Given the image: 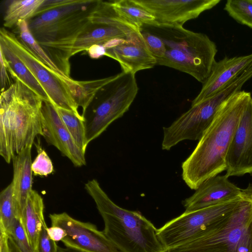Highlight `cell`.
I'll return each mask as SVG.
<instances>
[{
  "label": "cell",
  "mask_w": 252,
  "mask_h": 252,
  "mask_svg": "<svg viewBox=\"0 0 252 252\" xmlns=\"http://www.w3.org/2000/svg\"><path fill=\"white\" fill-rule=\"evenodd\" d=\"M98 0H45L27 21L38 43L59 69L70 77L69 59L75 41L91 23Z\"/></svg>",
  "instance_id": "cell-1"
},
{
  "label": "cell",
  "mask_w": 252,
  "mask_h": 252,
  "mask_svg": "<svg viewBox=\"0 0 252 252\" xmlns=\"http://www.w3.org/2000/svg\"><path fill=\"white\" fill-rule=\"evenodd\" d=\"M240 91L221 105L189 156L182 164V179L195 190L206 180L226 169V157L241 117L250 100Z\"/></svg>",
  "instance_id": "cell-2"
},
{
  "label": "cell",
  "mask_w": 252,
  "mask_h": 252,
  "mask_svg": "<svg viewBox=\"0 0 252 252\" xmlns=\"http://www.w3.org/2000/svg\"><path fill=\"white\" fill-rule=\"evenodd\" d=\"M0 96V155L7 163L43 136V100L16 78Z\"/></svg>",
  "instance_id": "cell-3"
},
{
  "label": "cell",
  "mask_w": 252,
  "mask_h": 252,
  "mask_svg": "<svg viewBox=\"0 0 252 252\" xmlns=\"http://www.w3.org/2000/svg\"><path fill=\"white\" fill-rule=\"evenodd\" d=\"M85 189L103 219V232L119 252H167L158 236V228L140 212L116 204L95 179L86 183Z\"/></svg>",
  "instance_id": "cell-4"
},
{
  "label": "cell",
  "mask_w": 252,
  "mask_h": 252,
  "mask_svg": "<svg viewBox=\"0 0 252 252\" xmlns=\"http://www.w3.org/2000/svg\"><path fill=\"white\" fill-rule=\"evenodd\" d=\"M162 40L165 52L157 65L171 67L192 76L203 84L216 62V43L205 34L181 25L155 22L142 26Z\"/></svg>",
  "instance_id": "cell-5"
},
{
  "label": "cell",
  "mask_w": 252,
  "mask_h": 252,
  "mask_svg": "<svg viewBox=\"0 0 252 252\" xmlns=\"http://www.w3.org/2000/svg\"><path fill=\"white\" fill-rule=\"evenodd\" d=\"M243 197L204 235L166 252H252V201Z\"/></svg>",
  "instance_id": "cell-6"
},
{
  "label": "cell",
  "mask_w": 252,
  "mask_h": 252,
  "mask_svg": "<svg viewBox=\"0 0 252 252\" xmlns=\"http://www.w3.org/2000/svg\"><path fill=\"white\" fill-rule=\"evenodd\" d=\"M138 91L135 74L123 72L98 91L83 115L88 144L128 111Z\"/></svg>",
  "instance_id": "cell-7"
},
{
  "label": "cell",
  "mask_w": 252,
  "mask_h": 252,
  "mask_svg": "<svg viewBox=\"0 0 252 252\" xmlns=\"http://www.w3.org/2000/svg\"><path fill=\"white\" fill-rule=\"evenodd\" d=\"M250 79L246 71L242 72L227 87L214 95L191 107L171 125L163 128L162 150H169L179 142L199 140L213 121L222 104Z\"/></svg>",
  "instance_id": "cell-8"
},
{
  "label": "cell",
  "mask_w": 252,
  "mask_h": 252,
  "mask_svg": "<svg viewBox=\"0 0 252 252\" xmlns=\"http://www.w3.org/2000/svg\"><path fill=\"white\" fill-rule=\"evenodd\" d=\"M242 195L232 200L190 212L165 223L158 229V236L167 251L206 233L221 218L233 210L243 199Z\"/></svg>",
  "instance_id": "cell-9"
},
{
  "label": "cell",
  "mask_w": 252,
  "mask_h": 252,
  "mask_svg": "<svg viewBox=\"0 0 252 252\" xmlns=\"http://www.w3.org/2000/svg\"><path fill=\"white\" fill-rule=\"evenodd\" d=\"M0 42L6 45L26 65L55 106L69 110L84 120L78 111V106L63 82L66 80L55 73L39 61L15 34L5 28H1L0 30Z\"/></svg>",
  "instance_id": "cell-10"
},
{
  "label": "cell",
  "mask_w": 252,
  "mask_h": 252,
  "mask_svg": "<svg viewBox=\"0 0 252 252\" xmlns=\"http://www.w3.org/2000/svg\"><path fill=\"white\" fill-rule=\"evenodd\" d=\"M52 226L66 232L61 241L68 248L81 252H119L95 225L77 220L65 212L50 214Z\"/></svg>",
  "instance_id": "cell-11"
},
{
  "label": "cell",
  "mask_w": 252,
  "mask_h": 252,
  "mask_svg": "<svg viewBox=\"0 0 252 252\" xmlns=\"http://www.w3.org/2000/svg\"><path fill=\"white\" fill-rule=\"evenodd\" d=\"M103 46L106 49L105 56L117 61L124 73L135 74L157 65L140 31L126 38L110 40Z\"/></svg>",
  "instance_id": "cell-12"
},
{
  "label": "cell",
  "mask_w": 252,
  "mask_h": 252,
  "mask_svg": "<svg viewBox=\"0 0 252 252\" xmlns=\"http://www.w3.org/2000/svg\"><path fill=\"white\" fill-rule=\"evenodd\" d=\"M149 11L160 24L183 26L187 21L197 18L220 0H135Z\"/></svg>",
  "instance_id": "cell-13"
},
{
  "label": "cell",
  "mask_w": 252,
  "mask_h": 252,
  "mask_svg": "<svg viewBox=\"0 0 252 252\" xmlns=\"http://www.w3.org/2000/svg\"><path fill=\"white\" fill-rule=\"evenodd\" d=\"M226 161L227 177L252 176V98L241 117Z\"/></svg>",
  "instance_id": "cell-14"
},
{
  "label": "cell",
  "mask_w": 252,
  "mask_h": 252,
  "mask_svg": "<svg viewBox=\"0 0 252 252\" xmlns=\"http://www.w3.org/2000/svg\"><path fill=\"white\" fill-rule=\"evenodd\" d=\"M43 137L67 157L74 166L86 164L83 152L76 144L60 117L56 107L48 101H43L42 106Z\"/></svg>",
  "instance_id": "cell-15"
},
{
  "label": "cell",
  "mask_w": 252,
  "mask_h": 252,
  "mask_svg": "<svg viewBox=\"0 0 252 252\" xmlns=\"http://www.w3.org/2000/svg\"><path fill=\"white\" fill-rule=\"evenodd\" d=\"M242 195L239 188L224 175H217L203 182L190 196L182 201L185 212H190L234 199Z\"/></svg>",
  "instance_id": "cell-16"
},
{
  "label": "cell",
  "mask_w": 252,
  "mask_h": 252,
  "mask_svg": "<svg viewBox=\"0 0 252 252\" xmlns=\"http://www.w3.org/2000/svg\"><path fill=\"white\" fill-rule=\"evenodd\" d=\"M252 62V54L223 59L216 62L207 80L191 105L196 104L222 91Z\"/></svg>",
  "instance_id": "cell-17"
},
{
  "label": "cell",
  "mask_w": 252,
  "mask_h": 252,
  "mask_svg": "<svg viewBox=\"0 0 252 252\" xmlns=\"http://www.w3.org/2000/svg\"><path fill=\"white\" fill-rule=\"evenodd\" d=\"M32 144L27 145L12 158L13 177L11 183L13 196L21 217L29 194L32 190Z\"/></svg>",
  "instance_id": "cell-18"
},
{
  "label": "cell",
  "mask_w": 252,
  "mask_h": 252,
  "mask_svg": "<svg viewBox=\"0 0 252 252\" xmlns=\"http://www.w3.org/2000/svg\"><path fill=\"white\" fill-rule=\"evenodd\" d=\"M44 209L42 197L32 189L28 198L21 220L29 242L34 252H37L39 235L43 224L46 223Z\"/></svg>",
  "instance_id": "cell-19"
},
{
  "label": "cell",
  "mask_w": 252,
  "mask_h": 252,
  "mask_svg": "<svg viewBox=\"0 0 252 252\" xmlns=\"http://www.w3.org/2000/svg\"><path fill=\"white\" fill-rule=\"evenodd\" d=\"M0 54L8 72L29 87L43 100L50 101L48 96L30 70L20 59L4 43L0 42Z\"/></svg>",
  "instance_id": "cell-20"
},
{
  "label": "cell",
  "mask_w": 252,
  "mask_h": 252,
  "mask_svg": "<svg viewBox=\"0 0 252 252\" xmlns=\"http://www.w3.org/2000/svg\"><path fill=\"white\" fill-rule=\"evenodd\" d=\"M117 74L87 81H78L73 79L64 81L75 102L82 108L83 117L98 91L114 80Z\"/></svg>",
  "instance_id": "cell-21"
},
{
  "label": "cell",
  "mask_w": 252,
  "mask_h": 252,
  "mask_svg": "<svg viewBox=\"0 0 252 252\" xmlns=\"http://www.w3.org/2000/svg\"><path fill=\"white\" fill-rule=\"evenodd\" d=\"M110 3L119 17L139 29L143 25L156 22L153 15L135 0H116Z\"/></svg>",
  "instance_id": "cell-22"
},
{
  "label": "cell",
  "mask_w": 252,
  "mask_h": 252,
  "mask_svg": "<svg viewBox=\"0 0 252 252\" xmlns=\"http://www.w3.org/2000/svg\"><path fill=\"white\" fill-rule=\"evenodd\" d=\"M45 0H12L7 1L3 17V26L11 28L20 21L32 18Z\"/></svg>",
  "instance_id": "cell-23"
},
{
  "label": "cell",
  "mask_w": 252,
  "mask_h": 252,
  "mask_svg": "<svg viewBox=\"0 0 252 252\" xmlns=\"http://www.w3.org/2000/svg\"><path fill=\"white\" fill-rule=\"evenodd\" d=\"M16 26L18 38L39 61L63 79L70 78L65 75L47 55L31 33L27 21H19Z\"/></svg>",
  "instance_id": "cell-24"
},
{
  "label": "cell",
  "mask_w": 252,
  "mask_h": 252,
  "mask_svg": "<svg viewBox=\"0 0 252 252\" xmlns=\"http://www.w3.org/2000/svg\"><path fill=\"white\" fill-rule=\"evenodd\" d=\"M11 183L0 193V230L8 234L15 221L21 219Z\"/></svg>",
  "instance_id": "cell-25"
},
{
  "label": "cell",
  "mask_w": 252,
  "mask_h": 252,
  "mask_svg": "<svg viewBox=\"0 0 252 252\" xmlns=\"http://www.w3.org/2000/svg\"><path fill=\"white\" fill-rule=\"evenodd\" d=\"M56 108L60 117L76 145L85 153L88 144L85 120L69 110L60 107Z\"/></svg>",
  "instance_id": "cell-26"
},
{
  "label": "cell",
  "mask_w": 252,
  "mask_h": 252,
  "mask_svg": "<svg viewBox=\"0 0 252 252\" xmlns=\"http://www.w3.org/2000/svg\"><path fill=\"white\" fill-rule=\"evenodd\" d=\"M224 9L237 22L252 29V0H228Z\"/></svg>",
  "instance_id": "cell-27"
},
{
  "label": "cell",
  "mask_w": 252,
  "mask_h": 252,
  "mask_svg": "<svg viewBox=\"0 0 252 252\" xmlns=\"http://www.w3.org/2000/svg\"><path fill=\"white\" fill-rule=\"evenodd\" d=\"M37 155L32 164V169L34 175L47 176L53 172L51 159L46 152L41 148L39 140L36 144Z\"/></svg>",
  "instance_id": "cell-28"
},
{
  "label": "cell",
  "mask_w": 252,
  "mask_h": 252,
  "mask_svg": "<svg viewBox=\"0 0 252 252\" xmlns=\"http://www.w3.org/2000/svg\"><path fill=\"white\" fill-rule=\"evenodd\" d=\"M140 33L149 51L157 62L163 57L165 49L162 40L156 34L142 27Z\"/></svg>",
  "instance_id": "cell-29"
},
{
  "label": "cell",
  "mask_w": 252,
  "mask_h": 252,
  "mask_svg": "<svg viewBox=\"0 0 252 252\" xmlns=\"http://www.w3.org/2000/svg\"><path fill=\"white\" fill-rule=\"evenodd\" d=\"M22 252H34L30 245L21 219L14 223L9 233Z\"/></svg>",
  "instance_id": "cell-30"
},
{
  "label": "cell",
  "mask_w": 252,
  "mask_h": 252,
  "mask_svg": "<svg viewBox=\"0 0 252 252\" xmlns=\"http://www.w3.org/2000/svg\"><path fill=\"white\" fill-rule=\"evenodd\" d=\"M45 223L40 232L37 246V252H57L58 246L56 242L53 240L49 236Z\"/></svg>",
  "instance_id": "cell-31"
},
{
  "label": "cell",
  "mask_w": 252,
  "mask_h": 252,
  "mask_svg": "<svg viewBox=\"0 0 252 252\" xmlns=\"http://www.w3.org/2000/svg\"><path fill=\"white\" fill-rule=\"evenodd\" d=\"M0 57V88L1 92L4 91L7 88L6 86H10L12 84L10 83V79L8 75V70L4 63L2 56Z\"/></svg>",
  "instance_id": "cell-32"
},
{
  "label": "cell",
  "mask_w": 252,
  "mask_h": 252,
  "mask_svg": "<svg viewBox=\"0 0 252 252\" xmlns=\"http://www.w3.org/2000/svg\"><path fill=\"white\" fill-rule=\"evenodd\" d=\"M47 231L49 237L54 241H61L65 236V231L61 227L56 226H51L47 228Z\"/></svg>",
  "instance_id": "cell-33"
},
{
  "label": "cell",
  "mask_w": 252,
  "mask_h": 252,
  "mask_svg": "<svg viewBox=\"0 0 252 252\" xmlns=\"http://www.w3.org/2000/svg\"><path fill=\"white\" fill-rule=\"evenodd\" d=\"M89 56L94 59H97L102 56H105L106 49L103 45H93L86 51Z\"/></svg>",
  "instance_id": "cell-34"
},
{
  "label": "cell",
  "mask_w": 252,
  "mask_h": 252,
  "mask_svg": "<svg viewBox=\"0 0 252 252\" xmlns=\"http://www.w3.org/2000/svg\"><path fill=\"white\" fill-rule=\"evenodd\" d=\"M0 252H10L8 242V235L0 231Z\"/></svg>",
  "instance_id": "cell-35"
},
{
  "label": "cell",
  "mask_w": 252,
  "mask_h": 252,
  "mask_svg": "<svg viewBox=\"0 0 252 252\" xmlns=\"http://www.w3.org/2000/svg\"><path fill=\"white\" fill-rule=\"evenodd\" d=\"M8 242L10 252H22L11 235H8Z\"/></svg>",
  "instance_id": "cell-36"
},
{
  "label": "cell",
  "mask_w": 252,
  "mask_h": 252,
  "mask_svg": "<svg viewBox=\"0 0 252 252\" xmlns=\"http://www.w3.org/2000/svg\"><path fill=\"white\" fill-rule=\"evenodd\" d=\"M242 196L252 201V184H249L248 187L242 189Z\"/></svg>",
  "instance_id": "cell-37"
},
{
  "label": "cell",
  "mask_w": 252,
  "mask_h": 252,
  "mask_svg": "<svg viewBox=\"0 0 252 252\" xmlns=\"http://www.w3.org/2000/svg\"><path fill=\"white\" fill-rule=\"evenodd\" d=\"M57 252H81L68 248L58 246Z\"/></svg>",
  "instance_id": "cell-38"
}]
</instances>
